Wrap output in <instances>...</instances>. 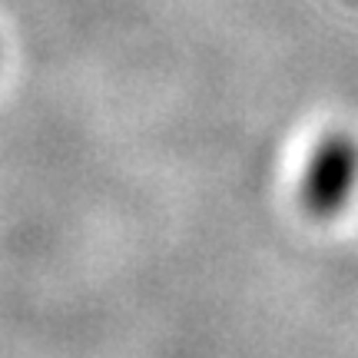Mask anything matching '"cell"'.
<instances>
[{"mask_svg":"<svg viewBox=\"0 0 358 358\" xmlns=\"http://www.w3.org/2000/svg\"><path fill=\"white\" fill-rule=\"evenodd\" d=\"M358 179V146L345 133H332L319 143L308 163L302 199L312 216H335L348 203V192Z\"/></svg>","mask_w":358,"mask_h":358,"instance_id":"1","label":"cell"}]
</instances>
